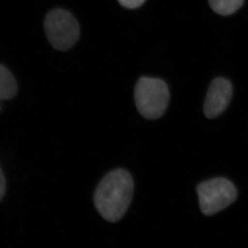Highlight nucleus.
Returning a JSON list of instances; mask_svg holds the SVG:
<instances>
[{"label": "nucleus", "instance_id": "nucleus-3", "mask_svg": "<svg viewBox=\"0 0 248 248\" xmlns=\"http://www.w3.org/2000/svg\"><path fill=\"white\" fill-rule=\"evenodd\" d=\"M45 30L50 44L56 49L66 51L75 45L80 36V27L70 12L52 10L47 15Z\"/></svg>", "mask_w": 248, "mask_h": 248}, {"label": "nucleus", "instance_id": "nucleus-8", "mask_svg": "<svg viewBox=\"0 0 248 248\" xmlns=\"http://www.w3.org/2000/svg\"><path fill=\"white\" fill-rule=\"evenodd\" d=\"M122 7L128 9H135L140 7L145 2V0H118Z\"/></svg>", "mask_w": 248, "mask_h": 248}, {"label": "nucleus", "instance_id": "nucleus-9", "mask_svg": "<svg viewBox=\"0 0 248 248\" xmlns=\"http://www.w3.org/2000/svg\"><path fill=\"white\" fill-rule=\"evenodd\" d=\"M6 179H5L4 174L2 173V169L0 167V201L3 199L5 194H6Z\"/></svg>", "mask_w": 248, "mask_h": 248}, {"label": "nucleus", "instance_id": "nucleus-2", "mask_svg": "<svg viewBox=\"0 0 248 248\" xmlns=\"http://www.w3.org/2000/svg\"><path fill=\"white\" fill-rule=\"evenodd\" d=\"M137 108L146 119H158L164 114L170 101V91L161 79L140 78L134 90Z\"/></svg>", "mask_w": 248, "mask_h": 248}, {"label": "nucleus", "instance_id": "nucleus-5", "mask_svg": "<svg viewBox=\"0 0 248 248\" xmlns=\"http://www.w3.org/2000/svg\"><path fill=\"white\" fill-rule=\"evenodd\" d=\"M233 88L232 83L223 78H217L210 84L205 102L204 113L213 119L227 109L232 100Z\"/></svg>", "mask_w": 248, "mask_h": 248}, {"label": "nucleus", "instance_id": "nucleus-7", "mask_svg": "<svg viewBox=\"0 0 248 248\" xmlns=\"http://www.w3.org/2000/svg\"><path fill=\"white\" fill-rule=\"evenodd\" d=\"M214 12L221 16H230L242 7L244 0H208Z\"/></svg>", "mask_w": 248, "mask_h": 248}, {"label": "nucleus", "instance_id": "nucleus-6", "mask_svg": "<svg viewBox=\"0 0 248 248\" xmlns=\"http://www.w3.org/2000/svg\"><path fill=\"white\" fill-rule=\"evenodd\" d=\"M18 85L14 76L5 66L0 64V101L14 98Z\"/></svg>", "mask_w": 248, "mask_h": 248}, {"label": "nucleus", "instance_id": "nucleus-4", "mask_svg": "<svg viewBox=\"0 0 248 248\" xmlns=\"http://www.w3.org/2000/svg\"><path fill=\"white\" fill-rule=\"evenodd\" d=\"M199 204L205 216H213L227 208L238 196L234 184L226 178H217L197 186Z\"/></svg>", "mask_w": 248, "mask_h": 248}, {"label": "nucleus", "instance_id": "nucleus-10", "mask_svg": "<svg viewBox=\"0 0 248 248\" xmlns=\"http://www.w3.org/2000/svg\"><path fill=\"white\" fill-rule=\"evenodd\" d=\"M1 111H2V106H1V103H0V112H1Z\"/></svg>", "mask_w": 248, "mask_h": 248}, {"label": "nucleus", "instance_id": "nucleus-1", "mask_svg": "<svg viewBox=\"0 0 248 248\" xmlns=\"http://www.w3.org/2000/svg\"><path fill=\"white\" fill-rule=\"evenodd\" d=\"M131 174L124 169L107 173L94 192V206L100 216L109 222H117L126 213L134 194Z\"/></svg>", "mask_w": 248, "mask_h": 248}]
</instances>
